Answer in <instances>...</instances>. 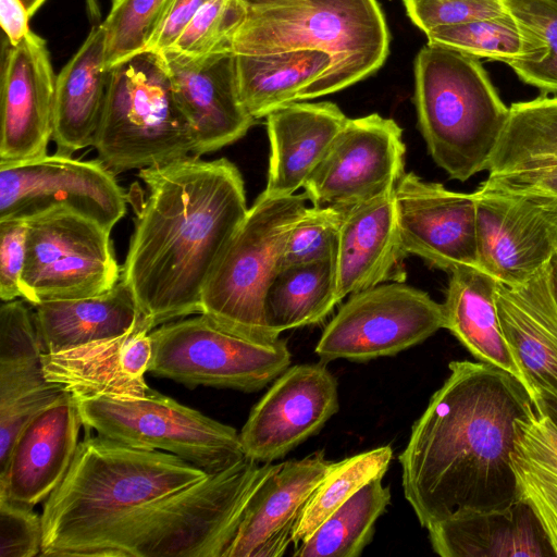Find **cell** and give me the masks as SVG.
Wrapping results in <instances>:
<instances>
[{
    "mask_svg": "<svg viewBox=\"0 0 557 557\" xmlns=\"http://www.w3.org/2000/svg\"><path fill=\"white\" fill-rule=\"evenodd\" d=\"M244 16L230 39L234 54L320 50L330 72L299 100L344 89L384 63L389 35L376 0H239Z\"/></svg>",
    "mask_w": 557,
    "mask_h": 557,
    "instance_id": "277c9868",
    "label": "cell"
},
{
    "mask_svg": "<svg viewBox=\"0 0 557 557\" xmlns=\"http://www.w3.org/2000/svg\"><path fill=\"white\" fill-rule=\"evenodd\" d=\"M397 223L406 251L430 267L450 273L478 268L474 193L453 191L413 172L400 177L394 190Z\"/></svg>",
    "mask_w": 557,
    "mask_h": 557,
    "instance_id": "e0dca14e",
    "label": "cell"
},
{
    "mask_svg": "<svg viewBox=\"0 0 557 557\" xmlns=\"http://www.w3.org/2000/svg\"><path fill=\"white\" fill-rule=\"evenodd\" d=\"M29 17L21 0H0V23L10 45H17L30 32Z\"/></svg>",
    "mask_w": 557,
    "mask_h": 557,
    "instance_id": "bcb514c9",
    "label": "cell"
},
{
    "mask_svg": "<svg viewBox=\"0 0 557 557\" xmlns=\"http://www.w3.org/2000/svg\"><path fill=\"white\" fill-rule=\"evenodd\" d=\"M150 321L127 333L41 356L45 375L75 398L100 395L138 397L151 391L145 381L152 356Z\"/></svg>",
    "mask_w": 557,
    "mask_h": 557,
    "instance_id": "603a6c76",
    "label": "cell"
},
{
    "mask_svg": "<svg viewBox=\"0 0 557 557\" xmlns=\"http://www.w3.org/2000/svg\"><path fill=\"white\" fill-rule=\"evenodd\" d=\"M344 213L330 207H306L288 234L280 270L334 258Z\"/></svg>",
    "mask_w": 557,
    "mask_h": 557,
    "instance_id": "ab89813d",
    "label": "cell"
},
{
    "mask_svg": "<svg viewBox=\"0 0 557 557\" xmlns=\"http://www.w3.org/2000/svg\"><path fill=\"white\" fill-rule=\"evenodd\" d=\"M535 407L557 426V392L541 391L533 395Z\"/></svg>",
    "mask_w": 557,
    "mask_h": 557,
    "instance_id": "7dc6e473",
    "label": "cell"
},
{
    "mask_svg": "<svg viewBox=\"0 0 557 557\" xmlns=\"http://www.w3.org/2000/svg\"><path fill=\"white\" fill-rule=\"evenodd\" d=\"M173 0H112L102 24L104 65H114L148 50Z\"/></svg>",
    "mask_w": 557,
    "mask_h": 557,
    "instance_id": "8d00e7d4",
    "label": "cell"
},
{
    "mask_svg": "<svg viewBox=\"0 0 557 557\" xmlns=\"http://www.w3.org/2000/svg\"><path fill=\"white\" fill-rule=\"evenodd\" d=\"M550 284L555 300L557 302V255L550 262Z\"/></svg>",
    "mask_w": 557,
    "mask_h": 557,
    "instance_id": "c3c4849f",
    "label": "cell"
},
{
    "mask_svg": "<svg viewBox=\"0 0 557 557\" xmlns=\"http://www.w3.org/2000/svg\"><path fill=\"white\" fill-rule=\"evenodd\" d=\"M403 129L376 113L348 119L307 178L315 207L346 211L393 190L405 174Z\"/></svg>",
    "mask_w": 557,
    "mask_h": 557,
    "instance_id": "5bb4252c",
    "label": "cell"
},
{
    "mask_svg": "<svg viewBox=\"0 0 557 557\" xmlns=\"http://www.w3.org/2000/svg\"><path fill=\"white\" fill-rule=\"evenodd\" d=\"M414 78L419 128L435 163L460 182L486 170L509 108L478 58L428 42Z\"/></svg>",
    "mask_w": 557,
    "mask_h": 557,
    "instance_id": "8992f818",
    "label": "cell"
},
{
    "mask_svg": "<svg viewBox=\"0 0 557 557\" xmlns=\"http://www.w3.org/2000/svg\"><path fill=\"white\" fill-rule=\"evenodd\" d=\"M207 475L166 451L87 437L45 502L40 555L88 556L132 511Z\"/></svg>",
    "mask_w": 557,
    "mask_h": 557,
    "instance_id": "3957f363",
    "label": "cell"
},
{
    "mask_svg": "<svg viewBox=\"0 0 557 557\" xmlns=\"http://www.w3.org/2000/svg\"><path fill=\"white\" fill-rule=\"evenodd\" d=\"M474 196L480 270L513 287L550 264L557 255V199L478 191Z\"/></svg>",
    "mask_w": 557,
    "mask_h": 557,
    "instance_id": "9a60e30c",
    "label": "cell"
},
{
    "mask_svg": "<svg viewBox=\"0 0 557 557\" xmlns=\"http://www.w3.org/2000/svg\"><path fill=\"white\" fill-rule=\"evenodd\" d=\"M24 4L29 16H33L35 12L41 7L46 0H21Z\"/></svg>",
    "mask_w": 557,
    "mask_h": 557,
    "instance_id": "681fc988",
    "label": "cell"
},
{
    "mask_svg": "<svg viewBox=\"0 0 557 557\" xmlns=\"http://www.w3.org/2000/svg\"><path fill=\"white\" fill-rule=\"evenodd\" d=\"M394 190L345 211L335 256L339 300L367 288L407 278L406 251Z\"/></svg>",
    "mask_w": 557,
    "mask_h": 557,
    "instance_id": "cb8c5ba5",
    "label": "cell"
},
{
    "mask_svg": "<svg viewBox=\"0 0 557 557\" xmlns=\"http://www.w3.org/2000/svg\"><path fill=\"white\" fill-rule=\"evenodd\" d=\"M41 356L0 361V471L24 426L67 392L46 377Z\"/></svg>",
    "mask_w": 557,
    "mask_h": 557,
    "instance_id": "e575fe53",
    "label": "cell"
},
{
    "mask_svg": "<svg viewBox=\"0 0 557 557\" xmlns=\"http://www.w3.org/2000/svg\"><path fill=\"white\" fill-rule=\"evenodd\" d=\"M498 282L476 267L449 273L443 311L447 329L479 361L498 367L523 383L507 345L496 307ZM524 384V383H523Z\"/></svg>",
    "mask_w": 557,
    "mask_h": 557,
    "instance_id": "f546056e",
    "label": "cell"
},
{
    "mask_svg": "<svg viewBox=\"0 0 557 557\" xmlns=\"http://www.w3.org/2000/svg\"><path fill=\"white\" fill-rule=\"evenodd\" d=\"M243 16L239 0H210L171 48L186 55L201 57L230 47L231 36Z\"/></svg>",
    "mask_w": 557,
    "mask_h": 557,
    "instance_id": "60d3db41",
    "label": "cell"
},
{
    "mask_svg": "<svg viewBox=\"0 0 557 557\" xmlns=\"http://www.w3.org/2000/svg\"><path fill=\"white\" fill-rule=\"evenodd\" d=\"M333 461L322 451L270 463L252 491L223 557H281L313 491Z\"/></svg>",
    "mask_w": 557,
    "mask_h": 557,
    "instance_id": "ffe728a7",
    "label": "cell"
},
{
    "mask_svg": "<svg viewBox=\"0 0 557 557\" xmlns=\"http://www.w3.org/2000/svg\"><path fill=\"white\" fill-rule=\"evenodd\" d=\"M208 1L210 0H173L164 22L148 50L162 51L171 48Z\"/></svg>",
    "mask_w": 557,
    "mask_h": 557,
    "instance_id": "f6af8a7d",
    "label": "cell"
},
{
    "mask_svg": "<svg viewBox=\"0 0 557 557\" xmlns=\"http://www.w3.org/2000/svg\"><path fill=\"white\" fill-rule=\"evenodd\" d=\"M110 71L104 65V32L95 23L82 47L55 79L52 139L57 153L71 156L92 145Z\"/></svg>",
    "mask_w": 557,
    "mask_h": 557,
    "instance_id": "83f0119b",
    "label": "cell"
},
{
    "mask_svg": "<svg viewBox=\"0 0 557 557\" xmlns=\"http://www.w3.org/2000/svg\"><path fill=\"white\" fill-rule=\"evenodd\" d=\"M33 307L44 354L117 337L148 320L121 280L113 288L99 295L50 300Z\"/></svg>",
    "mask_w": 557,
    "mask_h": 557,
    "instance_id": "f1b7e54d",
    "label": "cell"
},
{
    "mask_svg": "<svg viewBox=\"0 0 557 557\" xmlns=\"http://www.w3.org/2000/svg\"><path fill=\"white\" fill-rule=\"evenodd\" d=\"M375 478L336 509L297 546L294 557H358L372 541L375 522L391 503V490Z\"/></svg>",
    "mask_w": 557,
    "mask_h": 557,
    "instance_id": "836d02e7",
    "label": "cell"
},
{
    "mask_svg": "<svg viewBox=\"0 0 557 557\" xmlns=\"http://www.w3.org/2000/svg\"><path fill=\"white\" fill-rule=\"evenodd\" d=\"M146 197L121 272L153 327L200 313L205 284L247 214L245 184L226 158L186 156L139 170Z\"/></svg>",
    "mask_w": 557,
    "mask_h": 557,
    "instance_id": "7a4b0ae2",
    "label": "cell"
},
{
    "mask_svg": "<svg viewBox=\"0 0 557 557\" xmlns=\"http://www.w3.org/2000/svg\"><path fill=\"white\" fill-rule=\"evenodd\" d=\"M41 515L33 507L0 498V557L40 555Z\"/></svg>",
    "mask_w": 557,
    "mask_h": 557,
    "instance_id": "7bdbcfd3",
    "label": "cell"
},
{
    "mask_svg": "<svg viewBox=\"0 0 557 557\" xmlns=\"http://www.w3.org/2000/svg\"><path fill=\"white\" fill-rule=\"evenodd\" d=\"M55 79L39 36L29 32L3 51L0 108V162L47 154L52 139Z\"/></svg>",
    "mask_w": 557,
    "mask_h": 557,
    "instance_id": "d6986e66",
    "label": "cell"
},
{
    "mask_svg": "<svg viewBox=\"0 0 557 557\" xmlns=\"http://www.w3.org/2000/svg\"><path fill=\"white\" fill-rule=\"evenodd\" d=\"M26 221V260L22 298L32 306L90 297L121 280L110 232L66 208H54Z\"/></svg>",
    "mask_w": 557,
    "mask_h": 557,
    "instance_id": "8fae6325",
    "label": "cell"
},
{
    "mask_svg": "<svg viewBox=\"0 0 557 557\" xmlns=\"http://www.w3.org/2000/svg\"><path fill=\"white\" fill-rule=\"evenodd\" d=\"M75 398V397H74ZM83 425L97 434L148 450L173 454L208 474L246 456L239 433L153 389L145 396L75 398Z\"/></svg>",
    "mask_w": 557,
    "mask_h": 557,
    "instance_id": "9c48e42d",
    "label": "cell"
},
{
    "mask_svg": "<svg viewBox=\"0 0 557 557\" xmlns=\"http://www.w3.org/2000/svg\"><path fill=\"white\" fill-rule=\"evenodd\" d=\"M332 57L320 50L235 54L240 101L255 119L293 101L332 67Z\"/></svg>",
    "mask_w": 557,
    "mask_h": 557,
    "instance_id": "4dcf8cb0",
    "label": "cell"
},
{
    "mask_svg": "<svg viewBox=\"0 0 557 557\" xmlns=\"http://www.w3.org/2000/svg\"><path fill=\"white\" fill-rule=\"evenodd\" d=\"M149 335L152 356L148 372L189 388L201 385L256 392L280 376L292 361L281 337L247 336L203 314L166 322Z\"/></svg>",
    "mask_w": 557,
    "mask_h": 557,
    "instance_id": "30bf717a",
    "label": "cell"
},
{
    "mask_svg": "<svg viewBox=\"0 0 557 557\" xmlns=\"http://www.w3.org/2000/svg\"><path fill=\"white\" fill-rule=\"evenodd\" d=\"M306 200L305 193L271 196L262 191L258 196L205 284L199 314L247 336L280 337L268 325L265 296Z\"/></svg>",
    "mask_w": 557,
    "mask_h": 557,
    "instance_id": "ba28073f",
    "label": "cell"
},
{
    "mask_svg": "<svg viewBox=\"0 0 557 557\" xmlns=\"http://www.w3.org/2000/svg\"><path fill=\"white\" fill-rule=\"evenodd\" d=\"M428 532L442 557L555 556L535 515L519 499L505 510L450 516Z\"/></svg>",
    "mask_w": 557,
    "mask_h": 557,
    "instance_id": "4316f807",
    "label": "cell"
},
{
    "mask_svg": "<svg viewBox=\"0 0 557 557\" xmlns=\"http://www.w3.org/2000/svg\"><path fill=\"white\" fill-rule=\"evenodd\" d=\"M338 408L337 382L326 363L289 366L239 432L245 456L263 463L284 457L317 434Z\"/></svg>",
    "mask_w": 557,
    "mask_h": 557,
    "instance_id": "2e32d148",
    "label": "cell"
},
{
    "mask_svg": "<svg viewBox=\"0 0 557 557\" xmlns=\"http://www.w3.org/2000/svg\"><path fill=\"white\" fill-rule=\"evenodd\" d=\"M412 23L422 32L507 13L504 0H403Z\"/></svg>",
    "mask_w": 557,
    "mask_h": 557,
    "instance_id": "b9f144b4",
    "label": "cell"
},
{
    "mask_svg": "<svg viewBox=\"0 0 557 557\" xmlns=\"http://www.w3.org/2000/svg\"><path fill=\"white\" fill-rule=\"evenodd\" d=\"M520 29L534 35L542 53L533 62L509 66L521 81L557 96V2L553 0H504Z\"/></svg>",
    "mask_w": 557,
    "mask_h": 557,
    "instance_id": "f35d334b",
    "label": "cell"
},
{
    "mask_svg": "<svg viewBox=\"0 0 557 557\" xmlns=\"http://www.w3.org/2000/svg\"><path fill=\"white\" fill-rule=\"evenodd\" d=\"M393 458L389 445L332 462L308 499L293 534L294 548L306 542L344 503L375 478L384 476Z\"/></svg>",
    "mask_w": 557,
    "mask_h": 557,
    "instance_id": "d590c367",
    "label": "cell"
},
{
    "mask_svg": "<svg viewBox=\"0 0 557 557\" xmlns=\"http://www.w3.org/2000/svg\"><path fill=\"white\" fill-rule=\"evenodd\" d=\"M335 257L282 268L265 296L270 330L281 333L323 321L339 302Z\"/></svg>",
    "mask_w": 557,
    "mask_h": 557,
    "instance_id": "d6a6232c",
    "label": "cell"
},
{
    "mask_svg": "<svg viewBox=\"0 0 557 557\" xmlns=\"http://www.w3.org/2000/svg\"><path fill=\"white\" fill-rule=\"evenodd\" d=\"M271 462L234 466L126 516L88 556L223 557L256 485Z\"/></svg>",
    "mask_w": 557,
    "mask_h": 557,
    "instance_id": "5b68a950",
    "label": "cell"
},
{
    "mask_svg": "<svg viewBox=\"0 0 557 557\" xmlns=\"http://www.w3.org/2000/svg\"><path fill=\"white\" fill-rule=\"evenodd\" d=\"M445 327L443 305L405 282L349 295L315 346L320 361L364 362L394 356Z\"/></svg>",
    "mask_w": 557,
    "mask_h": 557,
    "instance_id": "7c38bea8",
    "label": "cell"
},
{
    "mask_svg": "<svg viewBox=\"0 0 557 557\" xmlns=\"http://www.w3.org/2000/svg\"><path fill=\"white\" fill-rule=\"evenodd\" d=\"M81 425L70 392L37 413L20 432L0 471V498L29 507L47 499L72 463Z\"/></svg>",
    "mask_w": 557,
    "mask_h": 557,
    "instance_id": "7402d4cb",
    "label": "cell"
},
{
    "mask_svg": "<svg viewBox=\"0 0 557 557\" xmlns=\"http://www.w3.org/2000/svg\"><path fill=\"white\" fill-rule=\"evenodd\" d=\"M481 194L557 199V96L512 103Z\"/></svg>",
    "mask_w": 557,
    "mask_h": 557,
    "instance_id": "44dd1931",
    "label": "cell"
},
{
    "mask_svg": "<svg viewBox=\"0 0 557 557\" xmlns=\"http://www.w3.org/2000/svg\"><path fill=\"white\" fill-rule=\"evenodd\" d=\"M26 260V221L0 220V298L22 297L21 277Z\"/></svg>",
    "mask_w": 557,
    "mask_h": 557,
    "instance_id": "ee69618b",
    "label": "cell"
},
{
    "mask_svg": "<svg viewBox=\"0 0 557 557\" xmlns=\"http://www.w3.org/2000/svg\"><path fill=\"white\" fill-rule=\"evenodd\" d=\"M510 454L517 499L535 515L557 557V426L536 411L515 422Z\"/></svg>",
    "mask_w": 557,
    "mask_h": 557,
    "instance_id": "1f68e13d",
    "label": "cell"
},
{
    "mask_svg": "<svg viewBox=\"0 0 557 557\" xmlns=\"http://www.w3.org/2000/svg\"><path fill=\"white\" fill-rule=\"evenodd\" d=\"M496 307L502 332L534 395L557 392V302L550 264L519 286L497 284Z\"/></svg>",
    "mask_w": 557,
    "mask_h": 557,
    "instance_id": "d4e9b609",
    "label": "cell"
},
{
    "mask_svg": "<svg viewBox=\"0 0 557 557\" xmlns=\"http://www.w3.org/2000/svg\"><path fill=\"white\" fill-rule=\"evenodd\" d=\"M160 52L176 101L195 135L194 156L219 150L246 135L256 120L240 101L230 47L201 57L172 48Z\"/></svg>",
    "mask_w": 557,
    "mask_h": 557,
    "instance_id": "ac0fdd59",
    "label": "cell"
},
{
    "mask_svg": "<svg viewBox=\"0 0 557 557\" xmlns=\"http://www.w3.org/2000/svg\"><path fill=\"white\" fill-rule=\"evenodd\" d=\"M127 196L99 159L55 153L21 162H0V220H26L66 208L109 232L124 216Z\"/></svg>",
    "mask_w": 557,
    "mask_h": 557,
    "instance_id": "4fadbf2b",
    "label": "cell"
},
{
    "mask_svg": "<svg viewBox=\"0 0 557 557\" xmlns=\"http://www.w3.org/2000/svg\"><path fill=\"white\" fill-rule=\"evenodd\" d=\"M553 1L557 2V0H553Z\"/></svg>",
    "mask_w": 557,
    "mask_h": 557,
    "instance_id": "f907efd6",
    "label": "cell"
},
{
    "mask_svg": "<svg viewBox=\"0 0 557 557\" xmlns=\"http://www.w3.org/2000/svg\"><path fill=\"white\" fill-rule=\"evenodd\" d=\"M195 135L174 96L160 51L114 65L94 135L98 159L113 173L189 156Z\"/></svg>",
    "mask_w": 557,
    "mask_h": 557,
    "instance_id": "52a82bcc",
    "label": "cell"
},
{
    "mask_svg": "<svg viewBox=\"0 0 557 557\" xmlns=\"http://www.w3.org/2000/svg\"><path fill=\"white\" fill-rule=\"evenodd\" d=\"M428 42L449 47L475 58L506 64L523 54V37L515 17L507 13L425 33Z\"/></svg>",
    "mask_w": 557,
    "mask_h": 557,
    "instance_id": "74e56055",
    "label": "cell"
},
{
    "mask_svg": "<svg viewBox=\"0 0 557 557\" xmlns=\"http://www.w3.org/2000/svg\"><path fill=\"white\" fill-rule=\"evenodd\" d=\"M270 163L264 193L289 196L304 187L348 117L329 101H293L267 116Z\"/></svg>",
    "mask_w": 557,
    "mask_h": 557,
    "instance_id": "484cf974",
    "label": "cell"
},
{
    "mask_svg": "<svg viewBox=\"0 0 557 557\" xmlns=\"http://www.w3.org/2000/svg\"><path fill=\"white\" fill-rule=\"evenodd\" d=\"M448 368L398 457L405 498L426 530L517 500L515 422L536 411L527 386L498 367L462 360Z\"/></svg>",
    "mask_w": 557,
    "mask_h": 557,
    "instance_id": "6da1fadb",
    "label": "cell"
}]
</instances>
